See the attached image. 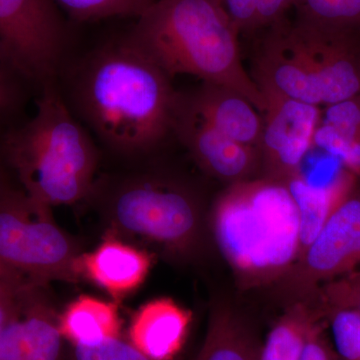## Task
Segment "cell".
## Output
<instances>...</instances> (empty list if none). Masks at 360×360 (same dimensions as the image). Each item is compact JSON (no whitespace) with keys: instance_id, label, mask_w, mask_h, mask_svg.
I'll return each instance as SVG.
<instances>
[{"instance_id":"4","label":"cell","mask_w":360,"mask_h":360,"mask_svg":"<svg viewBox=\"0 0 360 360\" xmlns=\"http://www.w3.org/2000/svg\"><path fill=\"white\" fill-rule=\"evenodd\" d=\"M252 77L262 94L330 106L360 96V37L290 18L259 33Z\"/></svg>"},{"instance_id":"22","label":"cell","mask_w":360,"mask_h":360,"mask_svg":"<svg viewBox=\"0 0 360 360\" xmlns=\"http://www.w3.org/2000/svg\"><path fill=\"white\" fill-rule=\"evenodd\" d=\"M239 35L259 34L288 18L296 0H219Z\"/></svg>"},{"instance_id":"9","label":"cell","mask_w":360,"mask_h":360,"mask_svg":"<svg viewBox=\"0 0 360 360\" xmlns=\"http://www.w3.org/2000/svg\"><path fill=\"white\" fill-rule=\"evenodd\" d=\"M266 108L262 113L260 167L264 179L285 184L298 174L303 160L314 146L321 123L317 106L276 96L264 94Z\"/></svg>"},{"instance_id":"27","label":"cell","mask_w":360,"mask_h":360,"mask_svg":"<svg viewBox=\"0 0 360 360\" xmlns=\"http://www.w3.org/2000/svg\"><path fill=\"white\" fill-rule=\"evenodd\" d=\"M326 305L349 307L360 315V272L333 281L324 290Z\"/></svg>"},{"instance_id":"25","label":"cell","mask_w":360,"mask_h":360,"mask_svg":"<svg viewBox=\"0 0 360 360\" xmlns=\"http://www.w3.org/2000/svg\"><path fill=\"white\" fill-rule=\"evenodd\" d=\"M68 360H151L130 342L120 338L94 347L71 345Z\"/></svg>"},{"instance_id":"30","label":"cell","mask_w":360,"mask_h":360,"mask_svg":"<svg viewBox=\"0 0 360 360\" xmlns=\"http://www.w3.org/2000/svg\"><path fill=\"white\" fill-rule=\"evenodd\" d=\"M300 360H340L324 333L323 321L312 329Z\"/></svg>"},{"instance_id":"19","label":"cell","mask_w":360,"mask_h":360,"mask_svg":"<svg viewBox=\"0 0 360 360\" xmlns=\"http://www.w3.org/2000/svg\"><path fill=\"white\" fill-rule=\"evenodd\" d=\"M322 312L305 303L290 307L270 329L258 360L302 359L310 333L322 321Z\"/></svg>"},{"instance_id":"28","label":"cell","mask_w":360,"mask_h":360,"mask_svg":"<svg viewBox=\"0 0 360 360\" xmlns=\"http://www.w3.org/2000/svg\"><path fill=\"white\" fill-rule=\"evenodd\" d=\"M16 75H22L0 44V118L13 111L18 103Z\"/></svg>"},{"instance_id":"5","label":"cell","mask_w":360,"mask_h":360,"mask_svg":"<svg viewBox=\"0 0 360 360\" xmlns=\"http://www.w3.org/2000/svg\"><path fill=\"white\" fill-rule=\"evenodd\" d=\"M212 229L225 259L246 286L276 281L302 257L297 210L283 182L233 184L215 203Z\"/></svg>"},{"instance_id":"18","label":"cell","mask_w":360,"mask_h":360,"mask_svg":"<svg viewBox=\"0 0 360 360\" xmlns=\"http://www.w3.org/2000/svg\"><path fill=\"white\" fill-rule=\"evenodd\" d=\"M314 144L360 175V96L328 106Z\"/></svg>"},{"instance_id":"17","label":"cell","mask_w":360,"mask_h":360,"mask_svg":"<svg viewBox=\"0 0 360 360\" xmlns=\"http://www.w3.org/2000/svg\"><path fill=\"white\" fill-rule=\"evenodd\" d=\"M37 283L28 285L21 307L23 360H63V340L58 316Z\"/></svg>"},{"instance_id":"26","label":"cell","mask_w":360,"mask_h":360,"mask_svg":"<svg viewBox=\"0 0 360 360\" xmlns=\"http://www.w3.org/2000/svg\"><path fill=\"white\" fill-rule=\"evenodd\" d=\"M30 279L9 269L0 281V335L13 315L20 309Z\"/></svg>"},{"instance_id":"11","label":"cell","mask_w":360,"mask_h":360,"mask_svg":"<svg viewBox=\"0 0 360 360\" xmlns=\"http://www.w3.org/2000/svg\"><path fill=\"white\" fill-rule=\"evenodd\" d=\"M172 132L207 174L232 184L250 179L260 167L257 148L239 143L180 104Z\"/></svg>"},{"instance_id":"32","label":"cell","mask_w":360,"mask_h":360,"mask_svg":"<svg viewBox=\"0 0 360 360\" xmlns=\"http://www.w3.org/2000/svg\"><path fill=\"white\" fill-rule=\"evenodd\" d=\"M8 270L9 269H7L4 265L0 264V281L4 278V276H6V272L8 271Z\"/></svg>"},{"instance_id":"31","label":"cell","mask_w":360,"mask_h":360,"mask_svg":"<svg viewBox=\"0 0 360 360\" xmlns=\"http://www.w3.org/2000/svg\"><path fill=\"white\" fill-rule=\"evenodd\" d=\"M4 165H6V160H4L1 151H0V189L4 188V186H8L9 184L6 179V169H4Z\"/></svg>"},{"instance_id":"2","label":"cell","mask_w":360,"mask_h":360,"mask_svg":"<svg viewBox=\"0 0 360 360\" xmlns=\"http://www.w3.org/2000/svg\"><path fill=\"white\" fill-rule=\"evenodd\" d=\"M239 37L219 0H155L127 37L172 79L227 87L262 115L266 99L243 65Z\"/></svg>"},{"instance_id":"24","label":"cell","mask_w":360,"mask_h":360,"mask_svg":"<svg viewBox=\"0 0 360 360\" xmlns=\"http://www.w3.org/2000/svg\"><path fill=\"white\" fill-rule=\"evenodd\" d=\"M323 316L330 330L331 345L340 360H360V315L356 310L328 305Z\"/></svg>"},{"instance_id":"8","label":"cell","mask_w":360,"mask_h":360,"mask_svg":"<svg viewBox=\"0 0 360 360\" xmlns=\"http://www.w3.org/2000/svg\"><path fill=\"white\" fill-rule=\"evenodd\" d=\"M0 44L22 77L52 84L65 23L54 0H0Z\"/></svg>"},{"instance_id":"1","label":"cell","mask_w":360,"mask_h":360,"mask_svg":"<svg viewBox=\"0 0 360 360\" xmlns=\"http://www.w3.org/2000/svg\"><path fill=\"white\" fill-rule=\"evenodd\" d=\"M168 77L127 37L87 58L75 84L85 123L108 148L135 155L172 132L179 94Z\"/></svg>"},{"instance_id":"21","label":"cell","mask_w":360,"mask_h":360,"mask_svg":"<svg viewBox=\"0 0 360 360\" xmlns=\"http://www.w3.org/2000/svg\"><path fill=\"white\" fill-rule=\"evenodd\" d=\"M293 11L298 22L360 37V0H296Z\"/></svg>"},{"instance_id":"20","label":"cell","mask_w":360,"mask_h":360,"mask_svg":"<svg viewBox=\"0 0 360 360\" xmlns=\"http://www.w3.org/2000/svg\"><path fill=\"white\" fill-rule=\"evenodd\" d=\"M259 348L231 314L215 311L195 360H258Z\"/></svg>"},{"instance_id":"16","label":"cell","mask_w":360,"mask_h":360,"mask_svg":"<svg viewBox=\"0 0 360 360\" xmlns=\"http://www.w3.org/2000/svg\"><path fill=\"white\" fill-rule=\"evenodd\" d=\"M58 326L71 345L94 347L120 338L122 321L115 303L80 295L58 315Z\"/></svg>"},{"instance_id":"14","label":"cell","mask_w":360,"mask_h":360,"mask_svg":"<svg viewBox=\"0 0 360 360\" xmlns=\"http://www.w3.org/2000/svg\"><path fill=\"white\" fill-rule=\"evenodd\" d=\"M191 311L170 298H158L135 312L130 343L151 360H174L186 342Z\"/></svg>"},{"instance_id":"13","label":"cell","mask_w":360,"mask_h":360,"mask_svg":"<svg viewBox=\"0 0 360 360\" xmlns=\"http://www.w3.org/2000/svg\"><path fill=\"white\" fill-rule=\"evenodd\" d=\"M179 101L221 134L258 149L262 132V113L238 92L202 82L191 94H179Z\"/></svg>"},{"instance_id":"15","label":"cell","mask_w":360,"mask_h":360,"mask_svg":"<svg viewBox=\"0 0 360 360\" xmlns=\"http://www.w3.org/2000/svg\"><path fill=\"white\" fill-rule=\"evenodd\" d=\"M352 174L345 170L335 181L326 186L309 184L298 174L285 182L300 219L302 257L319 236L331 213L352 191Z\"/></svg>"},{"instance_id":"3","label":"cell","mask_w":360,"mask_h":360,"mask_svg":"<svg viewBox=\"0 0 360 360\" xmlns=\"http://www.w3.org/2000/svg\"><path fill=\"white\" fill-rule=\"evenodd\" d=\"M1 153L21 188L42 205H73L94 193L96 146L53 82L44 85L32 120L4 137Z\"/></svg>"},{"instance_id":"29","label":"cell","mask_w":360,"mask_h":360,"mask_svg":"<svg viewBox=\"0 0 360 360\" xmlns=\"http://www.w3.org/2000/svg\"><path fill=\"white\" fill-rule=\"evenodd\" d=\"M0 360H23L21 307L0 335Z\"/></svg>"},{"instance_id":"23","label":"cell","mask_w":360,"mask_h":360,"mask_svg":"<svg viewBox=\"0 0 360 360\" xmlns=\"http://www.w3.org/2000/svg\"><path fill=\"white\" fill-rule=\"evenodd\" d=\"M78 22L111 18H139L155 0H54Z\"/></svg>"},{"instance_id":"12","label":"cell","mask_w":360,"mask_h":360,"mask_svg":"<svg viewBox=\"0 0 360 360\" xmlns=\"http://www.w3.org/2000/svg\"><path fill=\"white\" fill-rule=\"evenodd\" d=\"M151 265L148 251L108 232L96 250L80 253L75 267L80 279L91 281L120 300L141 288Z\"/></svg>"},{"instance_id":"6","label":"cell","mask_w":360,"mask_h":360,"mask_svg":"<svg viewBox=\"0 0 360 360\" xmlns=\"http://www.w3.org/2000/svg\"><path fill=\"white\" fill-rule=\"evenodd\" d=\"M103 215L108 232L118 238L144 239L177 255L191 253L200 240L198 200L186 187L168 180H122L106 196Z\"/></svg>"},{"instance_id":"10","label":"cell","mask_w":360,"mask_h":360,"mask_svg":"<svg viewBox=\"0 0 360 360\" xmlns=\"http://www.w3.org/2000/svg\"><path fill=\"white\" fill-rule=\"evenodd\" d=\"M360 246V191L352 189L297 262L302 285L347 274L357 265Z\"/></svg>"},{"instance_id":"7","label":"cell","mask_w":360,"mask_h":360,"mask_svg":"<svg viewBox=\"0 0 360 360\" xmlns=\"http://www.w3.org/2000/svg\"><path fill=\"white\" fill-rule=\"evenodd\" d=\"M79 248L56 224L51 207L11 184L0 189V264L33 283H77Z\"/></svg>"}]
</instances>
